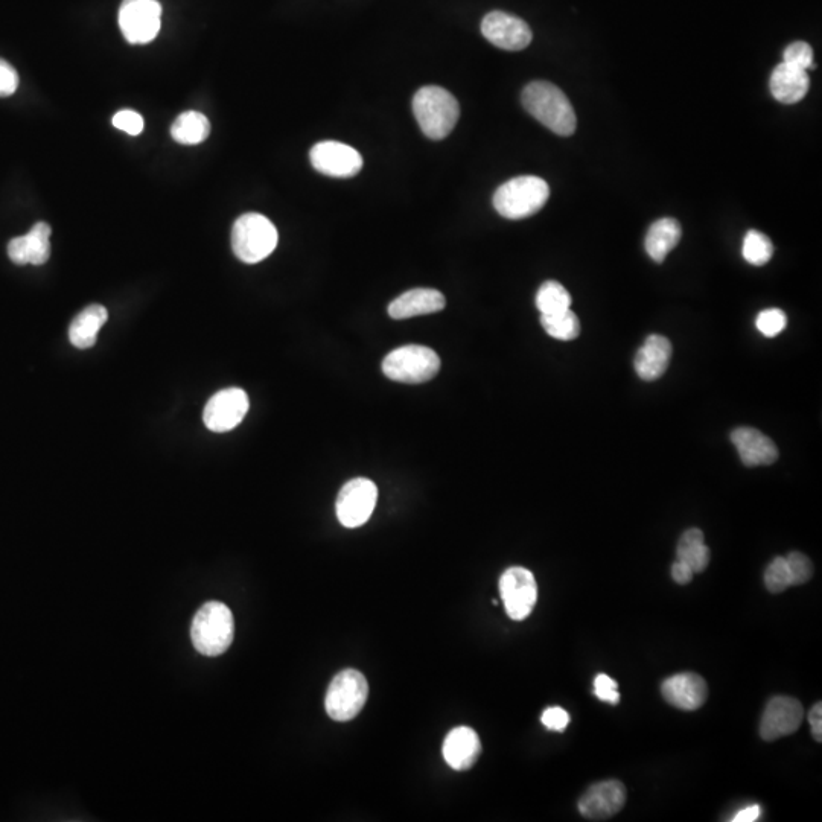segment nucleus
<instances>
[{
	"instance_id": "nucleus-1",
	"label": "nucleus",
	"mask_w": 822,
	"mask_h": 822,
	"mask_svg": "<svg viewBox=\"0 0 822 822\" xmlns=\"http://www.w3.org/2000/svg\"><path fill=\"white\" fill-rule=\"evenodd\" d=\"M523 106L533 118L559 136H571L576 131V113L570 99L555 84L533 81L524 89Z\"/></svg>"
},
{
	"instance_id": "nucleus-2",
	"label": "nucleus",
	"mask_w": 822,
	"mask_h": 822,
	"mask_svg": "<svg viewBox=\"0 0 822 822\" xmlns=\"http://www.w3.org/2000/svg\"><path fill=\"white\" fill-rule=\"evenodd\" d=\"M413 113L425 136L433 141H442L456 127L460 106L448 90L427 86L416 92Z\"/></svg>"
},
{
	"instance_id": "nucleus-3",
	"label": "nucleus",
	"mask_w": 822,
	"mask_h": 822,
	"mask_svg": "<svg viewBox=\"0 0 822 822\" xmlns=\"http://www.w3.org/2000/svg\"><path fill=\"white\" fill-rule=\"evenodd\" d=\"M235 637L232 611L221 602H208L195 614L191 638L195 649L206 657L224 654Z\"/></svg>"
},
{
	"instance_id": "nucleus-4",
	"label": "nucleus",
	"mask_w": 822,
	"mask_h": 822,
	"mask_svg": "<svg viewBox=\"0 0 822 822\" xmlns=\"http://www.w3.org/2000/svg\"><path fill=\"white\" fill-rule=\"evenodd\" d=\"M548 197L550 188L541 177H515L495 191L494 208L507 220H524L541 211Z\"/></svg>"
},
{
	"instance_id": "nucleus-5",
	"label": "nucleus",
	"mask_w": 822,
	"mask_h": 822,
	"mask_svg": "<svg viewBox=\"0 0 822 822\" xmlns=\"http://www.w3.org/2000/svg\"><path fill=\"white\" fill-rule=\"evenodd\" d=\"M278 241V229L264 215L250 212L241 215L233 224V253L246 264L264 261L278 247Z\"/></svg>"
},
{
	"instance_id": "nucleus-6",
	"label": "nucleus",
	"mask_w": 822,
	"mask_h": 822,
	"mask_svg": "<svg viewBox=\"0 0 822 822\" xmlns=\"http://www.w3.org/2000/svg\"><path fill=\"white\" fill-rule=\"evenodd\" d=\"M439 370V355L433 349L419 345L395 349L383 361L384 375L396 383H427L433 380Z\"/></svg>"
},
{
	"instance_id": "nucleus-7",
	"label": "nucleus",
	"mask_w": 822,
	"mask_h": 822,
	"mask_svg": "<svg viewBox=\"0 0 822 822\" xmlns=\"http://www.w3.org/2000/svg\"><path fill=\"white\" fill-rule=\"evenodd\" d=\"M369 696L366 676L355 669H346L332 679L326 692V713L337 722L352 721L363 710Z\"/></svg>"
},
{
	"instance_id": "nucleus-8",
	"label": "nucleus",
	"mask_w": 822,
	"mask_h": 822,
	"mask_svg": "<svg viewBox=\"0 0 822 822\" xmlns=\"http://www.w3.org/2000/svg\"><path fill=\"white\" fill-rule=\"evenodd\" d=\"M162 25L159 0H122L119 26L131 45H147L156 39Z\"/></svg>"
},
{
	"instance_id": "nucleus-9",
	"label": "nucleus",
	"mask_w": 822,
	"mask_h": 822,
	"mask_svg": "<svg viewBox=\"0 0 822 822\" xmlns=\"http://www.w3.org/2000/svg\"><path fill=\"white\" fill-rule=\"evenodd\" d=\"M378 501V488L369 478H354L341 488L335 503L337 518L348 529L363 526L372 517Z\"/></svg>"
},
{
	"instance_id": "nucleus-10",
	"label": "nucleus",
	"mask_w": 822,
	"mask_h": 822,
	"mask_svg": "<svg viewBox=\"0 0 822 822\" xmlns=\"http://www.w3.org/2000/svg\"><path fill=\"white\" fill-rule=\"evenodd\" d=\"M500 594L510 619L515 622L527 619L538 602L535 576L527 568H509L501 576Z\"/></svg>"
},
{
	"instance_id": "nucleus-11",
	"label": "nucleus",
	"mask_w": 822,
	"mask_h": 822,
	"mask_svg": "<svg viewBox=\"0 0 822 822\" xmlns=\"http://www.w3.org/2000/svg\"><path fill=\"white\" fill-rule=\"evenodd\" d=\"M249 407V396L243 389L230 387L220 390L204 408V424L214 433H226L243 422Z\"/></svg>"
},
{
	"instance_id": "nucleus-12",
	"label": "nucleus",
	"mask_w": 822,
	"mask_h": 822,
	"mask_svg": "<svg viewBox=\"0 0 822 822\" xmlns=\"http://www.w3.org/2000/svg\"><path fill=\"white\" fill-rule=\"evenodd\" d=\"M311 165L320 174L338 179L357 176L363 168V157L355 148L335 141L314 145L310 153Z\"/></svg>"
},
{
	"instance_id": "nucleus-13",
	"label": "nucleus",
	"mask_w": 822,
	"mask_h": 822,
	"mask_svg": "<svg viewBox=\"0 0 822 822\" xmlns=\"http://www.w3.org/2000/svg\"><path fill=\"white\" fill-rule=\"evenodd\" d=\"M482 34L488 42L504 51H523L532 42V29L524 20L492 11L482 22Z\"/></svg>"
},
{
	"instance_id": "nucleus-14",
	"label": "nucleus",
	"mask_w": 822,
	"mask_h": 822,
	"mask_svg": "<svg viewBox=\"0 0 822 822\" xmlns=\"http://www.w3.org/2000/svg\"><path fill=\"white\" fill-rule=\"evenodd\" d=\"M803 719L804 708L800 701L787 696H777L766 705L760 722V736L766 742L791 736L797 733Z\"/></svg>"
},
{
	"instance_id": "nucleus-15",
	"label": "nucleus",
	"mask_w": 822,
	"mask_h": 822,
	"mask_svg": "<svg viewBox=\"0 0 822 822\" xmlns=\"http://www.w3.org/2000/svg\"><path fill=\"white\" fill-rule=\"evenodd\" d=\"M626 787L617 780L600 781L582 795L579 812L590 821H605L625 807Z\"/></svg>"
},
{
	"instance_id": "nucleus-16",
	"label": "nucleus",
	"mask_w": 822,
	"mask_h": 822,
	"mask_svg": "<svg viewBox=\"0 0 822 822\" xmlns=\"http://www.w3.org/2000/svg\"><path fill=\"white\" fill-rule=\"evenodd\" d=\"M661 693L673 707L695 711L707 702L708 687L705 679L696 673H679L663 682Z\"/></svg>"
},
{
	"instance_id": "nucleus-17",
	"label": "nucleus",
	"mask_w": 822,
	"mask_h": 822,
	"mask_svg": "<svg viewBox=\"0 0 822 822\" xmlns=\"http://www.w3.org/2000/svg\"><path fill=\"white\" fill-rule=\"evenodd\" d=\"M51 226L37 223L25 236H17L8 244V256L17 265H43L51 256Z\"/></svg>"
},
{
	"instance_id": "nucleus-18",
	"label": "nucleus",
	"mask_w": 822,
	"mask_h": 822,
	"mask_svg": "<svg viewBox=\"0 0 822 822\" xmlns=\"http://www.w3.org/2000/svg\"><path fill=\"white\" fill-rule=\"evenodd\" d=\"M730 437L743 465L754 468V466H768L777 462V445L762 431L751 427H740L736 428Z\"/></svg>"
},
{
	"instance_id": "nucleus-19",
	"label": "nucleus",
	"mask_w": 822,
	"mask_h": 822,
	"mask_svg": "<svg viewBox=\"0 0 822 822\" xmlns=\"http://www.w3.org/2000/svg\"><path fill=\"white\" fill-rule=\"evenodd\" d=\"M672 360V343L664 335H649L635 355L634 367L643 381L660 380Z\"/></svg>"
},
{
	"instance_id": "nucleus-20",
	"label": "nucleus",
	"mask_w": 822,
	"mask_h": 822,
	"mask_svg": "<svg viewBox=\"0 0 822 822\" xmlns=\"http://www.w3.org/2000/svg\"><path fill=\"white\" fill-rule=\"evenodd\" d=\"M447 306V299L433 288H415L396 297L389 305V316L395 320L439 313Z\"/></svg>"
},
{
	"instance_id": "nucleus-21",
	"label": "nucleus",
	"mask_w": 822,
	"mask_h": 822,
	"mask_svg": "<svg viewBox=\"0 0 822 822\" xmlns=\"http://www.w3.org/2000/svg\"><path fill=\"white\" fill-rule=\"evenodd\" d=\"M443 759L454 771L472 768L482 754L480 737L472 728L459 727L450 731L443 742Z\"/></svg>"
},
{
	"instance_id": "nucleus-22",
	"label": "nucleus",
	"mask_w": 822,
	"mask_h": 822,
	"mask_svg": "<svg viewBox=\"0 0 822 822\" xmlns=\"http://www.w3.org/2000/svg\"><path fill=\"white\" fill-rule=\"evenodd\" d=\"M807 71L791 64L781 63L775 67L769 81L772 96L783 104H797L809 90Z\"/></svg>"
},
{
	"instance_id": "nucleus-23",
	"label": "nucleus",
	"mask_w": 822,
	"mask_h": 822,
	"mask_svg": "<svg viewBox=\"0 0 822 822\" xmlns=\"http://www.w3.org/2000/svg\"><path fill=\"white\" fill-rule=\"evenodd\" d=\"M109 320V313L102 305L87 306L72 320L69 328V340L78 349H89L95 346L98 332Z\"/></svg>"
},
{
	"instance_id": "nucleus-24",
	"label": "nucleus",
	"mask_w": 822,
	"mask_h": 822,
	"mask_svg": "<svg viewBox=\"0 0 822 822\" xmlns=\"http://www.w3.org/2000/svg\"><path fill=\"white\" fill-rule=\"evenodd\" d=\"M682 229L673 218H661L650 226L644 241L647 255L655 262H663L681 241Z\"/></svg>"
},
{
	"instance_id": "nucleus-25",
	"label": "nucleus",
	"mask_w": 822,
	"mask_h": 822,
	"mask_svg": "<svg viewBox=\"0 0 822 822\" xmlns=\"http://www.w3.org/2000/svg\"><path fill=\"white\" fill-rule=\"evenodd\" d=\"M676 559L692 568L693 573H702L710 564V548L705 545L704 533L699 529H689L682 533L676 548Z\"/></svg>"
},
{
	"instance_id": "nucleus-26",
	"label": "nucleus",
	"mask_w": 822,
	"mask_h": 822,
	"mask_svg": "<svg viewBox=\"0 0 822 822\" xmlns=\"http://www.w3.org/2000/svg\"><path fill=\"white\" fill-rule=\"evenodd\" d=\"M211 134V122L203 113L189 112L177 116L171 127V136L174 141L182 145H198L208 139Z\"/></svg>"
},
{
	"instance_id": "nucleus-27",
	"label": "nucleus",
	"mask_w": 822,
	"mask_h": 822,
	"mask_svg": "<svg viewBox=\"0 0 822 822\" xmlns=\"http://www.w3.org/2000/svg\"><path fill=\"white\" fill-rule=\"evenodd\" d=\"M541 325L544 331L556 340H576L580 334L579 319L571 310L556 314H541Z\"/></svg>"
},
{
	"instance_id": "nucleus-28",
	"label": "nucleus",
	"mask_w": 822,
	"mask_h": 822,
	"mask_svg": "<svg viewBox=\"0 0 822 822\" xmlns=\"http://www.w3.org/2000/svg\"><path fill=\"white\" fill-rule=\"evenodd\" d=\"M536 306L541 314H556L570 310L571 296L564 285L556 281H547L536 293Z\"/></svg>"
},
{
	"instance_id": "nucleus-29",
	"label": "nucleus",
	"mask_w": 822,
	"mask_h": 822,
	"mask_svg": "<svg viewBox=\"0 0 822 822\" xmlns=\"http://www.w3.org/2000/svg\"><path fill=\"white\" fill-rule=\"evenodd\" d=\"M742 255L748 264L762 267L771 261L774 246L771 239L759 230H749L743 239Z\"/></svg>"
},
{
	"instance_id": "nucleus-30",
	"label": "nucleus",
	"mask_w": 822,
	"mask_h": 822,
	"mask_svg": "<svg viewBox=\"0 0 822 822\" xmlns=\"http://www.w3.org/2000/svg\"><path fill=\"white\" fill-rule=\"evenodd\" d=\"M765 585L768 591L778 594L792 587V577L786 558H775L765 571Z\"/></svg>"
},
{
	"instance_id": "nucleus-31",
	"label": "nucleus",
	"mask_w": 822,
	"mask_h": 822,
	"mask_svg": "<svg viewBox=\"0 0 822 822\" xmlns=\"http://www.w3.org/2000/svg\"><path fill=\"white\" fill-rule=\"evenodd\" d=\"M786 325V314L781 310H777V308L762 311L756 320L757 329L768 338L777 337L786 329Z\"/></svg>"
},
{
	"instance_id": "nucleus-32",
	"label": "nucleus",
	"mask_w": 822,
	"mask_h": 822,
	"mask_svg": "<svg viewBox=\"0 0 822 822\" xmlns=\"http://www.w3.org/2000/svg\"><path fill=\"white\" fill-rule=\"evenodd\" d=\"M787 567L791 571L792 587L804 585L812 579L813 565L803 553L792 552L786 556Z\"/></svg>"
},
{
	"instance_id": "nucleus-33",
	"label": "nucleus",
	"mask_w": 822,
	"mask_h": 822,
	"mask_svg": "<svg viewBox=\"0 0 822 822\" xmlns=\"http://www.w3.org/2000/svg\"><path fill=\"white\" fill-rule=\"evenodd\" d=\"M783 63L791 64V66L800 67V69H812L813 67V51L810 45L806 42H795L784 49Z\"/></svg>"
},
{
	"instance_id": "nucleus-34",
	"label": "nucleus",
	"mask_w": 822,
	"mask_h": 822,
	"mask_svg": "<svg viewBox=\"0 0 822 822\" xmlns=\"http://www.w3.org/2000/svg\"><path fill=\"white\" fill-rule=\"evenodd\" d=\"M594 695L606 704L617 705L620 702L619 685L605 673H600L594 679Z\"/></svg>"
},
{
	"instance_id": "nucleus-35",
	"label": "nucleus",
	"mask_w": 822,
	"mask_h": 822,
	"mask_svg": "<svg viewBox=\"0 0 822 822\" xmlns=\"http://www.w3.org/2000/svg\"><path fill=\"white\" fill-rule=\"evenodd\" d=\"M113 125L130 136H137L144 131V118L133 110H121L113 116Z\"/></svg>"
},
{
	"instance_id": "nucleus-36",
	"label": "nucleus",
	"mask_w": 822,
	"mask_h": 822,
	"mask_svg": "<svg viewBox=\"0 0 822 822\" xmlns=\"http://www.w3.org/2000/svg\"><path fill=\"white\" fill-rule=\"evenodd\" d=\"M19 87V75L8 61L0 60V98L13 95Z\"/></svg>"
},
{
	"instance_id": "nucleus-37",
	"label": "nucleus",
	"mask_w": 822,
	"mask_h": 822,
	"mask_svg": "<svg viewBox=\"0 0 822 822\" xmlns=\"http://www.w3.org/2000/svg\"><path fill=\"white\" fill-rule=\"evenodd\" d=\"M541 722L548 730L564 731L570 724V714L561 707L547 708L542 713Z\"/></svg>"
},
{
	"instance_id": "nucleus-38",
	"label": "nucleus",
	"mask_w": 822,
	"mask_h": 822,
	"mask_svg": "<svg viewBox=\"0 0 822 822\" xmlns=\"http://www.w3.org/2000/svg\"><path fill=\"white\" fill-rule=\"evenodd\" d=\"M693 576H695V573H693L692 568L676 559L675 564L672 565V577L676 584H689V582H692Z\"/></svg>"
},
{
	"instance_id": "nucleus-39",
	"label": "nucleus",
	"mask_w": 822,
	"mask_h": 822,
	"mask_svg": "<svg viewBox=\"0 0 822 822\" xmlns=\"http://www.w3.org/2000/svg\"><path fill=\"white\" fill-rule=\"evenodd\" d=\"M809 724H810V727H812L813 739H815L816 742H821V740H822V705H821V702H818V704L813 705L812 710H810Z\"/></svg>"
},
{
	"instance_id": "nucleus-40",
	"label": "nucleus",
	"mask_w": 822,
	"mask_h": 822,
	"mask_svg": "<svg viewBox=\"0 0 822 822\" xmlns=\"http://www.w3.org/2000/svg\"><path fill=\"white\" fill-rule=\"evenodd\" d=\"M760 818V807L757 806H749L746 809L740 810L736 816H734V822H754L759 821Z\"/></svg>"
}]
</instances>
